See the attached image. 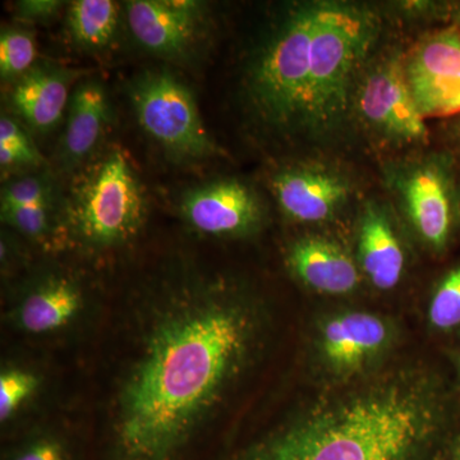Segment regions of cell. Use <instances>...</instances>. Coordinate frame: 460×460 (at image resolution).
Here are the masks:
<instances>
[{"instance_id":"ffe728a7","label":"cell","mask_w":460,"mask_h":460,"mask_svg":"<svg viewBox=\"0 0 460 460\" xmlns=\"http://www.w3.org/2000/svg\"><path fill=\"white\" fill-rule=\"evenodd\" d=\"M38 57L35 35L21 27H3L0 33V75L5 83H16L35 66Z\"/></svg>"},{"instance_id":"d6986e66","label":"cell","mask_w":460,"mask_h":460,"mask_svg":"<svg viewBox=\"0 0 460 460\" xmlns=\"http://www.w3.org/2000/svg\"><path fill=\"white\" fill-rule=\"evenodd\" d=\"M119 21V4L111 0L72 2L66 29L72 41L86 50H99L113 40Z\"/></svg>"},{"instance_id":"4fadbf2b","label":"cell","mask_w":460,"mask_h":460,"mask_svg":"<svg viewBox=\"0 0 460 460\" xmlns=\"http://www.w3.org/2000/svg\"><path fill=\"white\" fill-rule=\"evenodd\" d=\"M80 75L75 69L48 63L32 66L13 83L9 102L33 131L50 132L62 119Z\"/></svg>"},{"instance_id":"ac0fdd59","label":"cell","mask_w":460,"mask_h":460,"mask_svg":"<svg viewBox=\"0 0 460 460\" xmlns=\"http://www.w3.org/2000/svg\"><path fill=\"white\" fill-rule=\"evenodd\" d=\"M80 290L66 279H53L27 296L21 305L20 323L26 332L44 334L62 328L80 311Z\"/></svg>"},{"instance_id":"d4e9b609","label":"cell","mask_w":460,"mask_h":460,"mask_svg":"<svg viewBox=\"0 0 460 460\" xmlns=\"http://www.w3.org/2000/svg\"><path fill=\"white\" fill-rule=\"evenodd\" d=\"M38 380L25 371H7L0 376V420L4 422L32 394Z\"/></svg>"},{"instance_id":"5b68a950","label":"cell","mask_w":460,"mask_h":460,"mask_svg":"<svg viewBox=\"0 0 460 460\" xmlns=\"http://www.w3.org/2000/svg\"><path fill=\"white\" fill-rule=\"evenodd\" d=\"M146 198L119 148L77 175L65 202L66 228L84 246L109 248L131 239L144 223Z\"/></svg>"},{"instance_id":"7a4b0ae2","label":"cell","mask_w":460,"mask_h":460,"mask_svg":"<svg viewBox=\"0 0 460 460\" xmlns=\"http://www.w3.org/2000/svg\"><path fill=\"white\" fill-rule=\"evenodd\" d=\"M431 420L419 386L384 384L323 402L237 460H410Z\"/></svg>"},{"instance_id":"8992f818","label":"cell","mask_w":460,"mask_h":460,"mask_svg":"<svg viewBox=\"0 0 460 460\" xmlns=\"http://www.w3.org/2000/svg\"><path fill=\"white\" fill-rule=\"evenodd\" d=\"M141 128L178 163L222 155L199 117L195 96L168 71H146L129 86Z\"/></svg>"},{"instance_id":"9c48e42d","label":"cell","mask_w":460,"mask_h":460,"mask_svg":"<svg viewBox=\"0 0 460 460\" xmlns=\"http://www.w3.org/2000/svg\"><path fill=\"white\" fill-rule=\"evenodd\" d=\"M393 186L419 237L434 250L447 246L454 222V186L443 160L425 159L398 169Z\"/></svg>"},{"instance_id":"2e32d148","label":"cell","mask_w":460,"mask_h":460,"mask_svg":"<svg viewBox=\"0 0 460 460\" xmlns=\"http://www.w3.org/2000/svg\"><path fill=\"white\" fill-rule=\"evenodd\" d=\"M385 323L375 314L350 313L334 317L323 332L326 361L339 371H353L385 344Z\"/></svg>"},{"instance_id":"7402d4cb","label":"cell","mask_w":460,"mask_h":460,"mask_svg":"<svg viewBox=\"0 0 460 460\" xmlns=\"http://www.w3.org/2000/svg\"><path fill=\"white\" fill-rule=\"evenodd\" d=\"M429 316L432 325L440 330L460 325V268L450 271L436 289Z\"/></svg>"},{"instance_id":"e0dca14e","label":"cell","mask_w":460,"mask_h":460,"mask_svg":"<svg viewBox=\"0 0 460 460\" xmlns=\"http://www.w3.org/2000/svg\"><path fill=\"white\" fill-rule=\"evenodd\" d=\"M358 257L362 270L378 289L389 290L398 286L404 271V252L380 205L368 204L363 211Z\"/></svg>"},{"instance_id":"6da1fadb","label":"cell","mask_w":460,"mask_h":460,"mask_svg":"<svg viewBox=\"0 0 460 460\" xmlns=\"http://www.w3.org/2000/svg\"><path fill=\"white\" fill-rule=\"evenodd\" d=\"M124 381L118 460H177L246 352L251 323L214 288L178 290Z\"/></svg>"},{"instance_id":"44dd1931","label":"cell","mask_w":460,"mask_h":460,"mask_svg":"<svg viewBox=\"0 0 460 460\" xmlns=\"http://www.w3.org/2000/svg\"><path fill=\"white\" fill-rule=\"evenodd\" d=\"M45 164L44 156L39 153L25 129L8 115L0 119V166L2 172L18 169L39 168Z\"/></svg>"},{"instance_id":"ba28073f","label":"cell","mask_w":460,"mask_h":460,"mask_svg":"<svg viewBox=\"0 0 460 460\" xmlns=\"http://www.w3.org/2000/svg\"><path fill=\"white\" fill-rule=\"evenodd\" d=\"M402 68L420 113L429 118L460 115V27L422 36L402 56Z\"/></svg>"},{"instance_id":"8fae6325","label":"cell","mask_w":460,"mask_h":460,"mask_svg":"<svg viewBox=\"0 0 460 460\" xmlns=\"http://www.w3.org/2000/svg\"><path fill=\"white\" fill-rule=\"evenodd\" d=\"M181 213L193 229L208 235L243 234L262 217L261 202L238 181H213L184 193Z\"/></svg>"},{"instance_id":"30bf717a","label":"cell","mask_w":460,"mask_h":460,"mask_svg":"<svg viewBox=\"0 0 460 460\" xmlns=\"http://www.w3.org/2000/svg\"><path fill=\"white\" fill-rule=\"evenodd\" d=\"M126 16L142 48L171 60L187 59L204 29V5L190 0H132Z\"/></svg>"},{"instance_id":"603a6c76","label":"cell","mask_w":460,"mask_h":460,"mask_svg":"<svg viewBox=\"0 0 460 460\" xmlns=\"http://www.w3.org/2000/svg\"><path fill=\"white\" fill-rule=\"evenodd\" d=\"M53 201V184L47 175H25L7 181L2 190V210Z\"/></svg>"},{"instance_id":"7c38bea8","label":"cell","mask_w":460,"mask_h":460,"mask_svg":"<svg viewBox=\"0 0 460 460\" xmlns=\"http://www.w3.org/2000/svg\"><path fill=\"white\" fill-rule=\"evenodd\" d=\"M272 192L283 213L299 223L332 219L350 198V183L341 172L320 165L284 169L272 178Z\"/></svg>"},{"instance_id":"4316f807","label":"cell","mask_w":460,"mask_h":460,"mask_svg":"<svg viewBox=\"0 0 460 460\" xmlns=\"http://www.w3.org/2000/svg\"><path fill=\"white\" fill-rule=\"evenodd\" d=\"M12 460H68V453L56 438H41L27 445Z\"/></svg>"},{"instance_id":"277c9868","label":"cell","mask_w":460,"mask_h":460,"mask_svg":"<svg viewBox=\"0 0 460 460\" xmlns=\"http://www.w3.org/2000/svg\"><path fill=\"white\" fill-rule=\"evenodd\" d=\"M323 2L288 9L256 51L246 77L251 107L278 132H301L311 47Z\"/></svg>"},{"instance_id":"3957f363","label":"cell","mask_w":460,"mask_h":460,"mask_svg":"<svg viewBox=\"0 0 460 460\" xmlns=\"http://www.w3.org/2000/svg\"><path fill=\"white\" fill-rule=\"evenodd\" d=\"M380 32L374 12L361 5L323 2L311 47L301 132L323 136L344 122L354 84Z\"/></svg>"},{"instance_id":"5bb4252c","label":"cell","mask_w":460,"mask_h":460,"mask_svg":"<svg viewBox=\"0 0 460 460\" xmlns=\"http://www.w3.org/2000/svg\"><path fill=\"white\" fill-rule=\"evenodd\" d=\"M288 263L302 283L325 295H348L359 283L352 257L337 242L321 235L296 241L288 253Z\"/></svg>"},{"instance_id":"484cf974","label":"cell","mask_w":460,"mask_h":460,"mask_svg":"<svg viewBox=\"0 0 460 460\" xmlns=\"http://www.w3.org/2000/svg\"><path fill=\"white\" fill-rule=\"evenodd\" d=\"M65 3L57 0H23L16 4V17L23 22H47Z\"/></svg>"},{"instance_id":"83f0119b","label":"cell","mask_w":460,"mask_h":460,"mask_svg":"<svg viewBox=\"0 0 460 460\" xmlns=\"http://www.w3.org/2000/svg\"><path fill=\"white\" fill-rule=\"evenodd\" d=\"M452 128L453 137L456 138V140L460 144V118L458 120H456V123L453 124Z\"/></svg>"},{"instance_id":"cb8c5ba5","label":"cell","mask_w":460,"mask_h":460,"mask_svg":"<svg viewBox=\"0 0 460 460\" xmlns=\"http://www.w3.org/2000/svg\"><path fill=\"white\" fill-rule=\"evenodd\" d=\"M2 217L5 223L27 237H44L49 232L51 219H53V202L3 208Z\"/></svg>"},{"instance_id":"52a82bcc","label":"cell","mask_w":460,"mask_h":460,"mask_svg":"<svg viewBox=\"0 0 460 460\" xmlns=\"http://www.w3.org/2000/svg\"><path fill=\"white\" fill-rule=\"evenodd\" d=\"M359 118L377 137L390 144H423L429 137L425 118L411 95L402 57L392 53L371 60L357 81Z\"/></svg>"},{"instance_id":"f1b7e54d","label":"cell","mask_w":460,"mask_h":460,"mask_svg":"<svg viewBox=\"0 0 460 460\" xmlns=\"http://www.w3.org/2000/svg\"><path fill=\"white\" fill-rule=\"evenodd\" d=\"M456 25L460 27V5L458 9V13H456Z\"/></svg>"},{"instance_id":"9a60e30c","label":"cell","mask_w":460,"mask_h":460,"mask_svg":"<svg viewBox=\"0 0 460 460\" xmlns=\"http://www.w3.org/2000/svg\"><path fill=\"white\" fill-rule=\"evenodd\" d=\"M109 118L108 95L98 80H84L72 91L62 140L66 168L80 165L96 147Z\"/></svg>"}]
</instances>
